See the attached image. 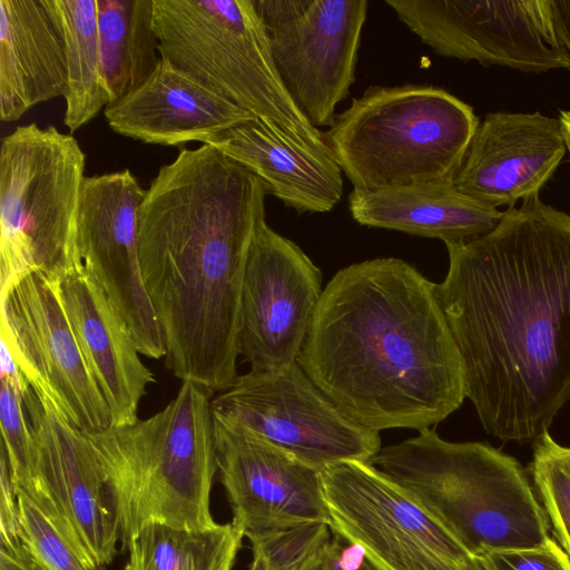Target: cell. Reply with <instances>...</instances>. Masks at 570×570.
<instances>
[{"mask_svg":"<svg viewBox=\"0 0 570 570\" xmlns=\"http://www.w3.org/2000/svg\"><path fill=\"white\" fill-rule=\"evenodd\" d=\"M434 284L487 433L534 441L570 401V215L539 195L476 238L445 244Z\"/></svg>","mask_w":570,"mask_h":570,"instance_id":"obj_1","label":"cell"},{"mask_svg":"<svg viewBox=\"0 0 570 570\" xmlns=\"http://www.w3.org/2000/svg\"><path fill=\"white\" fill-rule=\"evenodd\" d=\"M268 194L259 177L203 144L163 165L139 207V266L166 367L213 395L238 377L242 286Z\"/></svg>","mask_w":570,"mask_h":570,"instance_id":"obj_2","label":"cell"},{"mask_svg":"<svg viewBox=\"0 0 570 570\" xmlns=\"http://www.w3.org/2000/svg\"><path fill=\"white\" fill-rule=\"evenodd\" d=\"M297 363L343 414L377 432L428 429L466 397L434 283L401 258L355 263L331 278Z\"/></svg>","mask_w":570,"mask_h":570,"instance_id":"obj_3","label":"cell"},{"mask_svg":"<svg viewBox=\"0 0 570 570\" xmlns=\"http://www.w3.org/2000/svg\"><path fill=\"white\" fill-rule=\"evenodd\" d=\"M212 399L186 381L154 415L83 432L111 497L122 549L149 522L187 529L217 523L210 512L218 471Z\"/></svg>","mask_w":570,"mask_h":570,"instance_id":"obj_4","label":"cell"},{"mask_svg":"<svg viewBox=\"0 0 570 570\" xmlns=\"http://www.w3.org/2000/svg\"><path fill=\"white\" fill-rule=\"evenodd\" d=\"M368 463L478 558L552 537L529 471L488 443L445 441L428 428Z\"/></svg>","mask_w":570,"mask_h":570,"instance_id":"obj_5","label":"cell"},{"mask_svg":"<svg viewBox=\"0 0 570 570\" xmlns=\"http://www.w3.org/2000/svg\"><path fill=\"white\" fill-rule=\"evenodd\" d=\"M480 121L473 108L429 86H371L324 132L353 189L454 181Z\"/></svg>","mask_w":570,"mask_h":570,"instance_id":"obj_6","label":"cell"},{"mask_svg":"<svg viewBox=\"0 0 570 570\" xmlns=\"http://www.w3.org/2000/svg\"><path fill=\"white\" fill-rule=\"evenodd\" d=\"M161 58L296 142L332 154L285 88L252 0H154Z\"/></svg>","mask_w":570,"mask_h":570,"instance_id":"obj_7","label":"cell"},{"mask_svg":"<svg viewBox=\"0 0 570 570\" xmlns=\"http://www.w3.org/2000/svg\"><path fill=\"white\" fill-rule=\"evenodd\" d=\"M86 156L53 126L14 128L0 148V291L41 271L51 278L79 265L77 218Z\"/></svg>","mask_w":570,"mask_h":570,"instance_id":"obj_8","label":"cell"},{"mask_svg":"<svg viewBox=\"0 0 570 570\" xmlns=\"http://www.w3.org/2000/svg\"><path fill=\"white\" fill-rule=\"evenodd\" d=\"M330 527L377 570H485L441 523L368 462L321 469Z\"/></svg>","mask_w":570,"mask_h":570,"instance_id":"obj_9","label":"cell"},{"mask_svg":"<svg viewBox=\"0 0 570 570\" xmlns=\"http://www.w3.org/2000/svg\"><path fill=\"white\" fill-rule=\"evenodd\" d=\"M213 411L316 469L368 462L381 450L377 431L343 414L299 364L238 375L212 399Z\"/></svg>","mask_w":570,"mask_h":570,"instance_id":"obj_10","label":"cell"},{"mask_svg":"<svg viewBox=\"0 0 570 570\" xmlns=\"http://www.w3.org/2000/svg\"><path fill=\"white\" fill-rule=\"evenodd\" d=\"M0 338L40 400L82 432L111 426L60 302L55 279L28 272L0 291Z\"/></svg>","mask_w":570,"mask_h":570,"instance_id":"obj_11","label":"cell"},{"mask_svg":"<svg viewBox=\"0 0 570 570\" xmlns=\"http://www.w3.org/2000/svg\"><path fill=\"white\" fill-rule=\"evenodd\" d=\"M26 407L35 438L24 492L92 567L105 568L117 554L120 532L98 460L82 431L62 419L32 389Z\"/></svg>","mask_w":570,"mask_h":570,"instance_id":"obj_12","label":"cell"},{"mask_svg":"<svg viewBox=\"0 0 570 570\" xmlns=\"http://www.w3.org/2000/svg\"><path fill=\"white\" fill-rule=\"evenodd\" d=\"M442 57L523 72L567 68L548 0H385Z\"/></svg>","mask_w":570,"mask_h":570,"instance_id":"obj_13","label":"cell"},{"mask_svg":"<svg viewBox=\"0 0 570 570\" xmlns=\"http://www.w3.org/2000/svg\"><path fill=\"white\" fill-rule=\"evenodd\" d=\"M322 293L321 269L261 220L246 261L237 336L238 355L252 371L297 362Z\"/></svg>","mask_w":570,"mask_h":570,"instance_id":"obj_14","label":"cell"},{"mask_svg":"<svg viewBox=\"0 0 570 570\" xmlns=\"http://www.w3.org/2000/svg\"><path fill=\"white\" fill-rule=\"evenodd\" d=\"M146 189L129 169L85 177L77 248L131 332L138 352L166 355L159 323L144 286L138 257V212Z\"/></svg>","mask_w":570,"mask_h":570,"instance_id":"obj_15","label":"cell"},{"mask_svg":"<svg viewBox=\"0 0 570 570\" xmlns=\"http://www.w3.org/2000/svg\"><path fill=\"white\" fill-rule=\"evenodd\" d=\"M214 413L220 482L232 523L249 538L330 515L321 470Z\"/></svg>","mask_w":570,"mask_h":570,"instance_id":"obj_16","label":"cell"},{"mask_svg":"<svg viewBox=\"0 0 570 570\" xmlns=\"http://www.w3.org/2000/svg\"><path fill=\"white\" fill-rule=\"evenodd\" d=\"M366 0H313L296 20L268 32L278 75L312 126L331 127L355 80Z\"/></svg>","mask_w":570,"mask_h":570,"instance_id":"obj_17","label":"cell"},{"mask_svg":"<svg viewBox=\"0 0 570 570\" xmlns=\"http://www.w3.org/2000/svg\"><path fill=\"white\" fill-rule=\"evenodd\" d=\"M566 153L559 117L490 112L472 137L454 185L483 205L513 207L539 195Z\"/></svg>","mask_w":570,"mask_h":570,"instance_id":"obj_18","label":"cell"},{"mask_svg":"<svg viewBox=\"0 0 570 570\" xmlns=\"http://www.w3.org/2000/svg\"><path fill=\"white\" fill-rule=\"evenodd\" d=\"M53 279L88 370L109 407L111 425L135 423L139 403L156 380L140 360L130 330L82 264Z\"/></svg>","mask_w":570,"mask_h":570,"instance_id":"obj_19","label":"cell"},{"mask_svg":"<svg viewBox=\"0 0 570 570\" xmlns=\"http://www.w3.org/2000/svg\"><path fill=\"white\" fill-rule=\"evenodd\" d=\"M105 117L115 132L160 146L205 144L255 119L161 57L139 86L105 109Z\"/></svg>","mask_w":570,"mask_h":570,"instance_id":"obj_20","label":"cell"},{"mask_svg":"<svg viewBox=\"0 0 570 570\" xmlns=\"http://www.w3.org/2000/svg\"><path fill=\"white\" fill-rule=\"evenodd\" d=\"M212 145L259 177L297 213H327L342 198L343 171L333 154L305 147L259 119L237 125Z\"/></svg>","mask_w":570,"mask_h":570,"instance_id":"obj_21","label":"cell"},{"mask_svg":"<svg viewBox=\"0 0 570 570\" xmlns=\"http://www.w3.org/2000/svg\"><path fill=\"white\" fill-rule=\"evenodd\" d=\"M65 41L45 0H0V119L65 98Z\"/></svg>","mask_w":570,"mask_h":570,"instance_id":"obj_22","label":"cell"},{"mask_svg":"<svg viewBox=\"0 0 570 570\" xmlns=\"http://www.w3.org/2000/svg\"><path fill=\"white\" fill-rule=\"evenodd\" d=\"M348 209L363 226L466 242L491 232L503 210L483 205L461 193L454 181H424L380 190L353 189Z\"/></svg>","mask_w":570,"mask_h":570,"instance_id":"obj_23","label":"cell"},{"mask_svg":"<svg viewBox=\"0 0 570 570\" xmlns=\"http://www.w3.org/2000/svg\"><path fill=\"white\" fill-rule=\"evenodd\" d=\"M97 22L104 76L114 104L159 62L154 0H97Z\"/></svg>","mask_w":570,"mask_h":570,"instance_id":"obj_24","label":"cell"},{"mask_svg":"<svg viewBox=\"0 0 570 570\" xmlns=\"http://www.w3.org/2000/svg\"><path fill=\"white\" fill-rule=\"evenodd\" d=\"M65 41L68 88L63 122L70 132L111 104L102 70L97 0H45Z\"/></svg>","mask_w":570,"mask_h":570,"instance_id":"obj_25","label":"cell"},{"mask_svg":"<svg viewBox=\"0 0 570 570\" xmlns=\"http://www.w3.org/2000/svg\"><path fill=\"white\" fill-rule=\"evenodd\" d=\"M244 537L232 522L204 529L149 522L128 542L124 570H232Z\"/></svg>","mask_w":570,"mask_h":570,"instance_id":"obj_26","label":"cell"},{"mask_svg":"<svg viewBox=\"0 0 570 570\" xmlns=\"http://www.w3.org/2000/svg\"><path fill=\"white\" fill-rule=\"evenodd\" d=\"M0 381L1 452L14 485H20L30 478L35 456V438L26 407V394L31 386L8 350L0 352Z\"/></svg>","mask_w":570,"mask_h":570,"instance_id":"obj_27","label":"cell"},{"mask_svg":"<svg viewBox=\"0 0 570 570\" xmlns=\"http://www.w3.org/2000/svg\"><path fill=\"white\" fill-rule=\"evenodd\" d=\"M529 473L551 534L570 559V446L543 432L533 441Z\"/></svg>","mask_w":570,"mask_h":570,"instance_id":"obj_28","label":"cell"},{"mask_svg":"<svg viewBox=\"0 0 570 570\" xmlns=\"http://www.w3.org/2000/svg\"><path fill=\"white\" fill-rule=\"evenodd\" d=\"M16 491L21 541L43 570H105L85 562L46 513L24 492Z\"/></svg>","mask_w":570,"mask_h":570,"instance_id":"obj_29","label":"cell"},{"mask_svg":"<svg viewBox=\"0 0 570 570\" xmlns=\"http://www.w3.org/2000/svg\"><path fill=\"white\" fill-rule=\"evenodd\" d=\"M333 537L327 522L313 521L247 538L253 556L267 570H291L325 547Z\"/></svg>","mask_w":570,"mask_h":570,"instance_id":"obj_30","label":"cell"},{"mask_svg":"<svg viewBox=\"0 0 570 570\" xmlns=\"http://www.w3.org/2000/svg\"><path fill=\"white\" fill-rule=\"evenodd\" d=\"M480 560L485 570H570V559L553 537L535 547L488 552Z\"/></svg>","mask_w":570,"mask_h":570,"instance_id":"obj_31","label":"cell"},{"mask_svg":"<svg viewBox=\"0 0 570 570\" xmlns=\"http://www.w3.org/2000/svg\"><path fill=\"white\" fill-rule=\"evenodd\" d=\"M18 495L4 454L0 459V544L21 542Z\"/></svg>","mask_w":570,"mask_h":570,"instance_id":"obj_32","label":"cell"},{"mask_svg":"<svg viewBox=\"0 0 570 570\" xmlns=\"http://www.w3.org/2000/svg\"><path fill=\"white\" fill-rule=\"evenodd\" d=\"M313 0H252L267 33L299 18Z\"/></svg>","mask_w":570,"mask_h":570,"instance_id":"obj_33","label":"cell"},{"mask_svg":"<svg viewBox=\"0 0 570 570\" xmlns=\"http://www.w3.org/2000/svg\"><path fill=\"white\" fill-rule=\"evenodd\" d=\"M327 563L328 570H377L357 546L347 543L335 533L327 547Z\"/></svg>","mask_w":570,"mask_h":570,"instance_id":"obj_34","label":"cell"},{"mask_svg":"<svg viewBox=\"0 0 570 570\" xmlns=\"http://www.w3.org/2000/svg\"><path fill=\"white\" fill-rule=\"evenodd\" d=\"M553 29L569 58L570 71V0H548Z\"/></svg>","mask_w":570,"mask_h":570,"instance_id":"obj_35","label":"cell"},{"mask_svg":"<svg viewBox=\"0 0 570 570\" xmlns=\"http://www.w3.org/2000/svg\"><path fill=\"white\" fill-rule=\"evenodd\" d=\"M0 570H43L31 557L23 542L0 544Z\"/></svg>","mask_w":570,"mask_h":570,"instance_id":"obj_36","label":"cell"},{"mask_svg":"<svg viewBox=\"0 0 570 570\" xmlns=\"http://www.w3.org/2000/svg\"><path fill=\"white\" fill-rule=\"evenodd\" d=\"M328 543L291 570H328V563H327Z\"/></svg>","mask_w":570,"mask_h":570,"instance_id":"obj_37","label":"cell"},{"mask_svg":"<svg viewBox=\"0 0 570 570\" xmlns=\"http://www.w3.org/2000/svg\"><path fill=\"white\" fill-rule=\"evenodd\" d=\"M559 119L561 122L562 132L567 145V151L569 153L570 156V110H561Z\"/></svg>","mask_w":570,"mask_h":570,"instance_id":"obj_38","label":"cell"},{"mask_svg":"<svg viewBox=\"0 0 570 570\" xmlns=\"http://www.w3.org/2000/svg\"><path fill=\"white\" fill-rule=\"evenodd\" d=\"M248 570H267V567L261 557L253 556V560Z\"/></svg>","mask_w":570,"mask_h":570,"instance_id":"obj_39","label":"cell"}]
</instances>
